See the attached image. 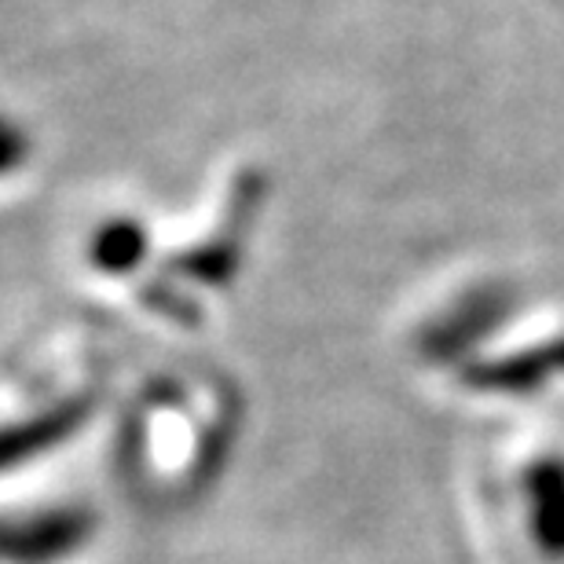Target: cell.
Masks as SVG:
<instances>
[{
    "label": "cell",
    "mask_w": 564,
    "mask_h": 564,
    "mask_svg": "<svg viewBox=\"0 0 564 564\" xmlns=\"http://www.w3.org/2000/svg\"><path fill=\"white\" fill-rule=\"evenodd\" d=\"M88 539V513L48 510L0 521V564H59Z\"/></svg>",
    "instance_id": "obj_1"
}]
</instances>
